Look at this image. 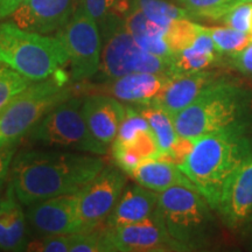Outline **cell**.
Instances as JSON below:
<instances>
[{
    "mask_svg": "<svg viewBox=\"0 0 252 252\" xmlns=\"http://www.w3.org/2000/svg\"><path fill=\"white\" fill-rule=\"evenodd\" d=\"M105 167L100 156L77 151L27 150L12 160L9 185L23 206L76 194Z\"/></svg>",
    "mask_w": 252,
    "mask_h": 252,
    "instance_id": "1",
    "label": "cell"
},
{
    "mask_svg": "<svg viewBox=\"0 0 252 252\" xmlns=\"http://www.w3.org/2000/svg\"><path fill=\"white\" fill-rule=\"evenodd\" d=\"M173 123L180 137L193 140L224 130L251 131L252 89L220 75L193 103L173 116Z\"/></svg>",
    "mask_w": 252,
    "mask_h": 252,
    "instance_id": "2",
    "label": "cell"
},
{
    "mask_svg": "<svg viewBox=\"0 0 252 252\" xmlns=\"http://www.w3.org/2000/svg\"><path fill=\"white\" fill-rule=\"evenodd\" d=\"M251 147V131L213 132L195 139L190 153L179 168L216 210L226 184Z\"/></svg>",
    "mask_w": 252,
    "mask_h": 252,
    "instance_id": "3",
    "label": "cell"
},
{
    "mask_svg": "<svg viewBox=\"0 0 252 252\" xmlns=\"http://www.w3.org/2000/svg\"><path fill=\"white\" fill-rule=\"evenodd\" d=\"M158 213L171 237L184 251L214 247L219 226L215 210L196 189L174 186L159 193Z\"/></svg>",
    "mask_w": 252,
    "mask_h": 252,
    "instance_id": "4",
    "label": "cell"
},
{
    "mask_svg": "<svg viewBox=\"0 0 252 252\" xmlns=\"http://www.w3.org/2000/svg\"><path fill=\"white\" fill-rule=\"evenodd\" d=\"M0 62L37 82L64 68L69 56L58 36L32 33L13 23H0Z\"/></svg>",
    "mask_w": 252,
    "mask_h": 252,
    "instance_id": "5",
    "label": "cell"
},
{
    "mask_svg": "<svg viewBox=\"0 0 252 252\" xmlns=\"http://www.w3.org/2000/svg\"><path fill=\"white\" fill-rule=\"evenodd\" d=\"M67 71L33 82L0 111V145L15 144L60 103L74 96Z\"/></svg>",
    "mask_w": 252,
    "mask_h": 252,
    "instance_id": "6",
    "label": "cell"
},
{
    "mask_svg": "<svg viewBox=\"0 0 252 252\" xmlns=\"http://www.w3.org/2000/svg\"><path fill=\"white\" fill-rule=\"evenodd\" d=\"M82 97L60 103L26 134L31 144L105 156L109 146L97 140L82 115Z\"/></svg>",
    "mask_w": 252,
    "mask_h": 252,
    "instance_id": "7",
    "label": "cell"
},
{
    "mask_svg": "<svg viewBox=\"0 0 252 252\" xmlns=\"http://www.w3.org/2000/svg\"><path fill=\"white\" fill-rule=\"evenodd\" d=\"M99 72L105 81L132 72H168L172 62L144 50L135 42L124 23L104 32Z\"/></svg>",
    "mask_w": 252,
    "mask_h": 252,
    "instance_id": "8",
    "label": "cell"
},
{
    "mask_svg": "<svg viewBox=\"0 0 252 252\" xmlns=\"http://www.w3.org/2000/svg\"><path fill=\"white\" fill-rule=\"evenodd\" d=\"M56 36L69 56L72 81L90 80L99 71L103 37L96 20L83 8L77 6Z\"/></svg>",
    "mask_w": 252,
    "mask_h": 252,
    "instance_id": "9",
    "label": "cell"
},
{
    "mask_svg": "<svg viewBox=\"0 0 252 252\" xmlns=\"http://www.w3.org/2000/svg\"><path fill=\"white\" fill-rule=\"evenodd\" d=\"M127 185L126 173L106 166L77 193L78 212L87 229L105 224Z\"/></svg>",
    "mask_w": 252,
    "mask_h": 252,
    "instance_id": "10",
    "label": "cell"
},
{
    "mask_svg": "<svg viewBox=\"0 0 252 252\" xmlns=\"http://www.w3.org/2000/svg\"><path fill=\"white\" fill-rule=\"evenodd\" d=\"M105 252L184 251L171 237L158 210L149 219L122 228L103 230Z\"/></svg>",
    "mask_w": 252,
    "mask_h": 252,
    "instance_id": "11",
    "label": "cell"
},
{
    "mask_svg": "<svg viewBox=\"0 0 252 252\" xmlns=\"http://www.w3.org/2000/svg\"><path fill=\"white\" fill-rule=\"evenodd\" d=\"M26 217L37 236L69 235L87 230L78 212L76 194H67L27 206Z\"/></svg>",
    "mask_w": 252,
    "mask_h": 252,
    "instance_id": "12",
    "label": "cell"
},
{
    "mask_svg": "<svg viewBox=\"0 0 252 252\" xmlns=\"http://www.w3.org/2000/svg\"><path fill=\"white\" fill-rule=\"evenodd\" d=\"M215 212L230 230L252 222V147L226 184Z\"/></svg>",
    "mask_w": 252,
    "mask_h": 252,
    "instance_id": "13",
    "label": "cell"
},
{
    "mask_svg": "<svg viewBox=\"0 0 252 252\" xmlns=\"http://www.w3.org/2000/svg\"><path fill=\"white\" fill-rule=\"evenodd\" d=\"M76 5L77 0H26L9 18L21 30L47 35L68 23Z\"/></svg>",
    "mask_w": 252,
    "mask_h": 252,
    "instance_id": "14",
    "label": "cell"
},
{
    "mask_svg": "<svg viewBox=\"0 0 252 252\" xmlns=\"http://www.w3.org/2000/svg\"><path fill=\"white\" fill-rule=\"evenodd\" d=\"M169 77L168 72H132L106 81L97 90L130 105H149L161 93Z\"/></svg>",
    "mask_w": 252,
    "mask_h": 252,
    "instance_id": "15",
    "label": "cell"
},
{
    "mask_svg": "<svg viewBox=\"0 0 252 252\" xmlns=\"http://www.w3.org/2000/svg\"><path fill=\"white\" fill-rule=\"evenodd\" d=\"M82 115L94 137L109 146L117 137L125 105L108 94H91L83 98Z\"/></svg>",
    "mask_w": 252,
    "mask_h": 252,
    "instance_id": "16",
    "label": "cell"
},
{
    "mask_svg": "<svg viewBox=\"0 0 252 252\" xmlns=\"http://www.w3.org/2000/svg\"><path fill=\"white\" fill-rule=\"evenodd\" d=\"M219 76H220V72L208 69L187 74L171 75L161 93L151 104L165 110L173 117L193 103L198 94Z\"/></svg>",
    "mask_w": 252,
    "mask_h": 252,
    "instance_id": "17",
    "label": "cell"
},
{
    "mask_svg": "<svg viewBox=\"0 0 252 252\" xmlns=\"http://www.w3.org/2000/svg\"><path fill=\"white\" fill-rule=\"evenodd\" d=\"M159 193L139 184H127L106 220V228H122L149 219L156 213Z\"/></svg>",
    "mask_w": 252,
    "mask_h": 252,
    "instance_id": "18",
    "label": "cell"
},
{
    "mask_svg": "<svg viewBox=\"0 0 252 252\" xmlns=\"http://www.w3.org/2000/svg\"><path fill=\"white\" fill-rule=\"evenodd\" d=\"M26 213L8 184L0 201V250L26 251L30 239Z\"/></svg>",
    "mask_w": 252,
    "mask_h": 252,
    "instance_id": "19",
    "label": "cell"
},
{
    "mask_svg": "<svg viewBox=\"0 0 252 252\" xmlns=\"http://www.w3.org/2000/svg\"><path fill=\"white\" fill-rule=\"evenodd\" d=\"M127 175H130L137 184L157 193H161L174 186L196 189L179 166L159 159L144 160Z\"/></svg>",
    "mask_w": 252,
    "mask_h": 252,
    "instance_id": "20",
    "label": "cell"
},
{
    "mask_svg": "<svg viewBox=\"0 0 252 252\" xmlns=\"http://www.w3.org/2000/svg\"><path fill=\"white\" fill-rule=\"evenodd\" d=\"M124 26L144 50L172 62L173 54L166 41V30L149 20L133 1L124 19Z\"/></svg>",
    "mask_w": 252,
    "mask_h": 252,
    "instance_id": "21",
    "label": "cell"
},
{
    "mask_svg": "<svg viewBox=\"0 0 252 252\" xmlns=\"http://www.w3.org/2000/svg\"><path fill=\"white\" fill-rule=\"evenodd\" d=\"M77 6L83 8L96 20L100 34L110 28L124 23V19L131 9L130 0H77Z\"/></svg>",
    "mask_w": 252,
    "mask_h": 252,
    "instance_id": "22",
    "label": "cell"
},
{
    "mask_svg": "<svg viewBox=\"0 0 252 252\" xmlns=\"http://www.w3.org/2000/svg\"><path fill=\"white\" fill-rule=\"evenodd\" d=\"M134 106L139 110L141 115L149 122L151 128L156 135L158 144H159L160 151H161L160 154L168 152L179 138L172 116L165 110L153 105V104Z\"/></svg>",
    "mask_w": 252,
    "mask_h": 252,
    "instance_id": "23",
    "label": "cell"
},
{
    "mask_svg": "<svg viewBox=\"0 0 252 252\" xmlns=\"http://www.w3.org/2000/svg\"><path fill=\"white\" fill-rule=\"evenodd\" d=\"M146 18L167 31L171 25L181 19H191L187 9L166 0H132Z\"/></svg>",
    "mask_w": 252,
    "mask_h": 252,
    "instance_id": "24",
    "label": "cell"
},
{
    "mask_svg": "<svg viewBox=\"0 0 252 252\" xmlns=\"http://www.w3.org/2000/svg\"><path fill=\"white\" fill-rule=\"evenodd\" d=\"M181 7L189 12L191 18L222 20L231 8L237 6L242 0H174Z\"/></svg>",
    "mask_w": 252,
    "mask_h": 252,
    "instance_id": "25",
    "label": "cell"
},
{
    "mask_svg": "<svg viewBox=\"0 0 252 252\" xmlns=\"http://www.w3.org/2000/svg\"><path fill=\"white\" fill-rule=\"evenodd\" d=\"M207 30L212 36L217 53L220 56L241 52L252 41L249 33H243L228 26L207 27Z\"/></svg>",
    "mask_w": 252,
    "mask_h": 252,
    "instance_id": "26",
    "label": "cell"
},
{
    "mask_svg": "<svg viewBox=\"0 0 252 252\" xmlns=\"http://www.w3.org/2000/svg\"><path fill=\"white\" fill-rule=\"evenodd\" d=\"M33 83L20 72L0 62V111Z\"/></svg>",
    "mask_w": 252,
    "mask_h": 252,
    "instance_id": "27",
    "label": "cell"
},
{
    "mask_svg": "<svg viewBox=\"0 0 252 252\" xmlns=\"http://www.w3.org/2000/svg\"><path fill=\"white\" fill-rule=\"evenodd\" d=\"M200 30L201 25L193 23L190 19L174 21L166 31V41L172 54L174 55L193 45Z\"/></svg>",
    "mask_w": 252,
    "mask_h": 252,
    "instance_id": "28",
    "label": "cell"
},
{
    "mask_svg": "<svg viewBox=\"0 0 252 252\" xmlns=\"http://www.w3.org/2000/svg\"><path fill=\"white\" fill-rule=\"evenodd\" d=\"M151 126L147 119L141 115V112L134 105L125 106V116L123 119L117 137L113 141L117 143H127L134 139L141 132L150 130Z\"/></svg>",
    "mask_w": 252,
    "mask_h": 252,
    "instance_id": "29",
    "label": "cell"
},
{
    "mask_svg": "<svg viewBox=\"0 0 252 252\" xmlns=\"http://www.w3.org/2000/svg\"><path fill=\"white\" fill-rule=\"evenodd\" d=\"M103 230L104 225L71 234L70 252H105Z\"/></svg>",
    "mask_w": 252,
    "mask_h": 252,
    "instance_id": "30",
    "label": "cell"
},
{
    "mask_svg": "<svg viewBox=\"0 0 252 252\" xmlns=\"http://www.w3.org/2000/svg\"><path fill=\"white\" fill-rule=\"evenodd\" d=\"M71 234L37 236L28 242L26 251L34 252H70Z\"/></svg>",
    "mask_w": 252,
    "mask_h": 252,
    "instance_id": "31",
    "label": "cell"
},
{
    "mask_svg": "<svg viewBox=\"0 0 252 252\" xmlns=\"http://www.w3.org/2000/svg\"><path fill=\"white\" fill-rule=\"evenodd\" d=\"M225 26L250 34L252 23V2H241L222 18Z\"/></svg>",
    "mask_w": 252,
    "mask_h": 252,
    "instance_id": "32",
    "label": "cell"
},
{
    "mask_svg": "<svg viewBox=\"0 0 252 252\" xmlns=\"http://www.w3.org/2000/svg\"><path fill=\"white\" fill-rule=\"evenodd\" d=\"M226 64L241 72L244 76L252 78V41L241 52L222 58Z\"/></svg>",
    "mask_w": 252,
    "mask_h": 252,
    "instance_id": "33",
    "label": "cell"
},
{
    "mask_svg": "<svg viewBox=\"0 0 252 252\" xmlns=\"http://www.w3.org/2000/svg\"><path fill=\"white\" fill-rule=\"evenodd\" d=\"M17 144L0 145V181H6V178L9 174L12 160L17 151Z\"/></svg>",
    "mask_w": 252,
    "mask_h": 252,
    "instance_id": "34",
    "label": "cell"
},
{
    "mask_svg": "<svg viewBox=\"0 0 252 252\" xmlns=\"http://www.w3.org/2000/svg\"><path fill=\"white\" fill-rule=\"evenodd\" d=\"M26 0H0V20L11 17Z\"/></svg>",
    "mask_w": 252,
    "mask_h": 252,
    "instance_id": "35",
    "label": "cell"
},
{
    "mask_svg": "<svg viewBox=\"0 0 252 252\" xmlns=\"http://www.w3.org/2000/svg\"><path fill=\"white\" fill-rule=\"evenodd\" d=\"M4 185L5 181H0V201H1L2 196H4Z\"/></svg>",
    "mask_w": 252,
    "mask_h": 252,
    "instance_id": "36",
    "label": "cell"
},
{
    "mask_svg": "<svg viewBox=\"0 0 252 252\" xmlns=\"http://www.w3.org/2000/svg\"><path fill=\"white\" fill-rule=\"evenodd\" d=\"M243 2H252V0H242Z\"/></svg>",
    "mask_w": 252,
    "mask_h": 252,
    "instance_id": "37",
    "label": "cell"
},
{
    "mask_svg": "<svg viewBox=\"0 0 252 252\" xmlns=\"http://www.w3.org/2000/svg\"><path fill=\"white\" fill-rule=\"evenodd\" d=\"M250 35L252 37V23H251V28H250Z\"/></svg>",
    "mask_w": 252,
    "mask_h": 252,
    "instance_id": "38",
    "label": "cell"
}]
</instances>
